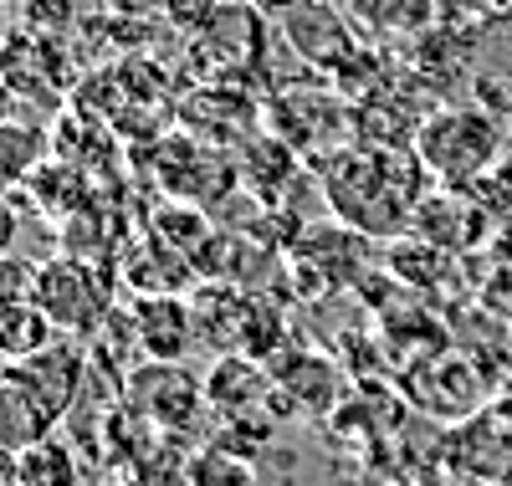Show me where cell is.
Returning a JSON list of instances; mask_svg holds the SVG:
<instances>
[{
    "instance_id": "2e32d148",
    "label": "cell",
    "mask_w": 512,
    "mask_h": 486,
    "mask_svg": "<svg viewBox=\"0 0 512 486\" xmlns=\"http://www.w3.org/2000/svg\"><path fill=\"white\" fill-rule=\"evenodd\" d=\"M0 486H11V481H6V476H0Z\"/></svg>"
},
{
    "instance_id": "7a4b0ae2",
    "label": "cell",
    "mask_w": 512,
    "mask_h": 486,
    "mask_svg": "<svg viewBox=\"0 0 512 486\" xmlns=\"http://www.w3.org/2000/svg\"><path fill=\"white\" fill-rule=\"evenodd\" d=\"M41 313L57 323V333H98L108 323V277L93 267L88 256H62L41 261Z\"/></svg>"
},
{
    "instance_id": "52a82bcc",
    "label": "cell",
    "mask_w": 512,
    "mask_h": 486,
    "mask_svg": "<svg viewBox=\"0 0 512 486\" xmlns=\"http://www.w3.org/2000/svg\"><path fill=\"white\" fill-rule=\"evenodd\" d=\"M195 338V323L190 313L175 302V297H149L139 307V318H134V343L149 353V359H169V364H180L185 359V348Z\"/></svg>"
},
{
    "instance_id": "4fadbf2b",
    "label": "cell",
    "mask_w": 512,
    "mask_h": 486,
    "mask_svg": "<svg viewBox=\"0 0 512 486\" xmlns=\"http://www.w3.org/2000/svg\"><path fill=\"white\" fill-rule=\"evenodd\" d=\"M246 6H251L256 16H292L297 0H246Z\"/></svg>"
},
{
    "instance_id": "9c48e42d",
    "label": "cell",
    "mask_w": 512,
    "mask_h": 486,
    "mask_svg": "<svg viewBox=\"0 0 512 486\" xmlns=\"http://www.w3.org/2000/svg\"><path fill=\"white\" fill-rule=\"evenodd\" d=\"M57 338V323L41 313V302H16V307H0V353L11 364L31 359Z\"/></svg>"
},
{
    "instance_id": "8992f818",
    "label": "cell",
    "mask_w": 512,
    "mask_h": 486,
    "mask_svg": "<svg viewBox=\"0 0 512 486\" xmlns=\"http://www.w3.org/2000/svg\"><path fill=\"white\" fill-rule=\"evenodd\" d=\"M52 430H57V415L41 405L16 374L0 379V456L31 451V446H41Z\"/></svg>"
},
{
    "instance_id": "5b68a950",
    "label": "cell",
    "mask_w": 512,
    "mask_h": 486,
    "mask_svg": "<svg viewBox=\"0 0 512 486\" xmlns=\"http://www.w3.org/2000/svg\"><path fill=\"white\" fill-rule=\"evenodd\" d=\"M262 394H272V374L251 359H216V369L205 374V405L216 410L221 425L256 420L262 405H272Z\"/></svg>"
},
{
    "instance_id": "6da1fadb",
    "label": "cell",
    "mask_w": 512,
    "mask_h": 486,
    "mask_svg": "<svg viewBox=\"0 0 512 486\" xmlns=\"http://www.w3.org/2000/svg\"><path fill=\"white\" fill-rule=\"evenodd\" d=\"M497 154V123L477 108H441L420 123L415 134V159L425 174L441 185H466L492 164Z\"/></svg>"
},
{
    "instance_id": "8fae6325",
    "label": "cell",
    "mask_w": 512,
    "mask_h": 486,
    "mask_svg": "<svg viewBox=\"0 0 512 486\" xmlns=\"http://www.w3.org/2000/svg\"><path fill=\"white\" fill-rule=\"evenodd\" d=\"M41 292V267L26 256H0V307H16V302H36Z\"/></svg>"
},
{
    "instance_id": "9a60e30c",
    "label": "cell",
    "mask_w": 512,
    "mask_h": 486,
    "mask_svg": "<svg viewBox=\"0 0 512 486\" xmlns=\"http://www.w3.org/2000/svg\"><path fill=\"white\" fill-rule=\"evenodd\" d=\"M11 374V359H6V353H0V379H6Z\"/></svg>"
},
{
    "instance_id": "ba28073f",
    "label": "cell",
    "mask_w": 512,
    "mask_h": 486,
    "mask_svg": "<svg viewBox=\"0 0 512 486\" xmlns=\"http://www.w3.org/2000/svg\"><path fill=\"white\" fill-rule=\"evenodd\" d=\"M11 486H82L72 446H67V440H57V435H47L41 446L21 451L11 461Z\"/></svg>"
},
{
    "instance_id": "7c38bea8",
    "label": "cell",
    "mask_w": 512,
    "mask_h": 486,
    "mask_svg": "<svg viewBox=\"0 0 512 486\" xmlns=\"http://www.w3.org/2000/svg\"><path fill=\"white\" fill-rule=\"evenodd\" d=\"M169 21H180V31H205L210 21H216L221 0H164Z\"/></svg>"
},
{
    "instance_id": "277c9868",
    "label": "cell",
    "mask_w": 512,
    "mask_h": 486,
    "mask_svg": "<svg viewBox=\"0 0 512 486\" xmlns=\"http://www.w3.org/2000/svg\"><path fill=\"white\" fill-rule=\"evenodd\" d=\"M11 374L36 394L41 405H47L57 420L72 410V400H77V389H82V374H88V359H82V348H77V338H67V333H57L41 353H31V359H21V364H11Z\"/></svg>"
},
{
    "instance_id": "30bf717a",
    "label": "cell",
    "mask_w": 512,
    "mask_h": 486,
    "mask_svg": "<svg viewBox=\"0 0 512 486\" xmlns=\"http://www.w3.org/2000/svg\"><path fill=\"white\" fill-rule=\"evenodd\" d=\"M185 481H190V486H256V471H251V461H241L231 446H210V451H200V456L190 461Z\"/></svg>"
},
{
    "instance_id": "3957f363",
    "label": "cell",
    "mask_w": 512,
    "mask_h": 486,
    "mask_svg": "<svg viewBox=\"0 0 512 486\" xmlns=\"http://www.w3.org/2000/svg\"><path fill=\"white\" fill-rule=\"evenodd\" d=\"M128 410H134L144 425H154L159 435H180L205 410V384L185 364L139 359L134 374H128Z\"/></svg>"
},
{
    "instance_id": "5bb4252c",
    "label": "cell",
    "mask_w": 512,
    "mask_h": 486,
    "mask_svg": "<svg viewBox=\"0 0 512 486\" xmlns=\"http://www.w3.org/2000/svg\"><path fill=\"white\" fill-rule=\"evenodd\" d=\"M11 231H16V220H11L6 200H0V256H6V241H11Z\"/></svg>"
}]
</instances>
